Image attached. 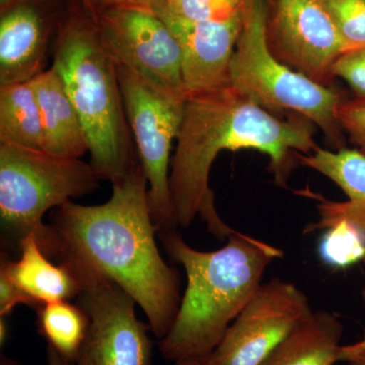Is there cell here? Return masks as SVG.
Wrapping results in <instances>:
<instances>
[{"instance_id":"1","label":"cell","mask_w":365,"mask_h":365,"mask_svg":"<svg viewBox=\"0 0 365 365\" xmlns=\"http://www.w3.org/2000/svg\"><path fill=\"white\" fill-rule=\"evenodd\" d=\"M112 184L108 202L88 206L71 200L55 208L45 254L78 281L104 278L123 288L163 339L181 304L179 273L158 251L140 163Z\"/></svg>"},{"instance_id":"2","label":"cell","mask_w":365,"mask_h":365,"mask_svg":"<svg viewBox=\"0 0 365 365\" xmlns=\"http://www.w3.org/2000/svg\"><path fill=\"white\" fill-rule=\"evenodd\" d=\"M313 123L304 117L279 119L232 86L187 96L174 157L170 188L178 227L197 216L216 239L237 230L222 220L209 185L211 167L222 150H255L267 155L275 182L287 186L292 153L309 155L319 148Z\"/></svg>"},{"instance_id":"3","label":"cell","mask_w":365,"mask_h":365,"mask_svg":"<svg viewBox=\"0 0 365 365\" xmlns=\"http://www.w3.org/2000/svg\"><path fill=\"white\" fill-rule=\"evenodd\" d=\"M160 234L165 251L187 275L184 297L169 332L160 339V352L175 362L207 359L282 251L237 230L225 246L210 252L190 246L176 228Z\"/></svg>"},{"instance_id":"4","label":"cell","mask_w":365,"mask_h":365,"mask_svg":"<svg viewBox=\"0 0 365 365\" xmlns=\"http://www.w3.org/2000/svg\"><path fill=\"white\" fill-rule=\"evenodd\" d=\"M52 58L85 129L91 167L101 180L122 179L140 162L116 64L101 41L95 19L79 0L64 16Z\"/></svg>"},{"instance_id":"5","label":"cell","mask_w":365,"mask_h":365,"mask_svg":"<svg viewBox=\"0 0 365 365\" xmlns=\"http://www.w3.org/2000/svg\"><path fill=\"white\" fill-rule=\"evenodd\" d=\"M230 85L270 113L292 112L319 127L328 143L344 148L337 110L339 91L316 83L276 58L265 34L264 0H250L230 71Z\"/></svg>"},{"instance_id":"6","label":"cell","mask_w":365,"mask_h":365,"mask_svg":"<svg viewBox=\"0 0 365 365\" xmlns=\"http://www.w3.org/2000/svg\"><path fill=\"white\" fill-rule=\"evenodd\" d=\"M91 163L0 143V217L6 242L34 234L45 253L48 210L95 191L100 181Z\"/></svg>"},{"instance_id":"7","label":"cell","mask_w":365,"mask_h":365,"mask_svg":"<svg viewBox=\"0 0 365 365\" xmlns=\"http://www.w3.org/2000/svg\"><path fill=\"white\" fill-rule=\"evenodd\" d=\"M117 71L139 162L148 179L153 222L158 232L175 230L170 150L181 127L187 95L158 86L125 67L117 66Z\"/></svg>"},{"instance_id":"8","label":"cell","mask_w":365,"mask_h":365,"mask_svg":"<svg viewBox=\"0 0 365 365\" xmlns=\"http://www.w3.org/2000/svg\"><path fill=\"white\" fill-rule=\"evenodd\" d=\"M313 312L294 283L270 280L259 287L204 360L207 365H261Z\"/></svg>"},{"instance_id":"9","label":"cell","mask_w":365,"mask_h":365,"mask_svg":"<svg viewBox=\"0 0 365 365\" xmlns=\"http://www.w3.org/2000/svg\"><path fill=\"white\" fill-rule=\"evenodd\" d=\"M266 40L282 63L321 85L333 83L344 46L321 0H264Z\"/></svg>"},{"instance_id":"10","label":"cell","mask_w":365,"mask_h":365,"mask_svg":"<svg viewBox=\"0 0 365 365\" xmlns=\"http://www.w3.org/2000/svg\"><path fill=\"white\" fill-rule=\"evenodd\" d=\"M78 304L90 317V326L76 365H150L148 327L137 319L130 294L104 278L79 280Z\"/></svg>"},{"instance_id":"11","label":"cell","mask_w":365,"mask_h":365,"mask_svg":"<svg viewBox=\"0 0 365 365\" xmlns=\"http://www.w3.org/2000/svg\"><path fill=\"white\" fill-rule=\"evenodd\" d=\"M95 21L101 41L117 66L130 69L158 86L185 93L181 45L157 13L101 9Z\"/></svg>"},{"instance_id":"12","label":"cell","mask_w":365,"mask_h":365,"mask_svg":"<svg viewBox=\"0 0 365 365\" xmlns=\"http://www.w3.org/2000/svg\"><path fill=\"white\" fill-rule=\"evenodd\" d=\"M66 14L58 16L47 0H11L1 7L0 86L28 83L47 71Z\"/></svg>"},{"instance_id":"13","label":"cell","mask_w":365,"mask_h":365,"mask_svg":"<svg viewBox=\"0 0 365 365\" xmlns=\"http://www.w3.org/2000/svg\"><path fill=\"white\" fill-rule=\"evenodd\" d=\"M246 7L220 20L184 21L160 16L181 45L182 88L187 96L230 86V64Z\"/></svg>"},{"instance_id":"14","label":"cell","mask_w":365,"mask_h":365,"mask_svg":"<svg viewBox=\"0 0 365 365\" xmlns=\"http://www.w3.org/2000/svg\"><path fill=\"white\" fill-rule=\"evenodd\" d=\"M297 158L300 165L335 182L348 197L345 202H335L312 194L319 202V218L307 225L306 232L326 230L341 220L365 230V155L356 148L332 151L318 148L309 155L297 153Z\"/></svg>"},{"instance_id":"15","label":"cell","mask_w":365,"mask_h":365,"mask_svg":"<svg viewBox=\"0 0 365 365\" xmlns=\"http://www.w3.org/2000/svg\"><path fill=\"white\" fill-rule=\"evenodd\" d=\"M30 83L40 108L45 153L66 158L83 157L88 153V138L58 72L51 66Z\"/></svg>"},{"instance_id":"16","label":"cell","mask_w":365,"mask_h":365,"mask_svg":"<svg viewBox=\"0 0 365 365\" xmlns=\"http://www.w3.org/2000/svg\"><path fill=\"white\" fill-rule=\"evenodd\" d=\"M20 259H1L0 272L6 274L24 294L32 300L34 307L50 302L76 299L81 292L79 281L66 267L54 265L40 248L37 237L29 235L20 244Z\"/></svg>"},{"instance_id":"17","label":"cell","mask_w":365,"mask_h":365,"mask_svg":"<svg viewBox=\"0 0 365 365\" xmlns=\"http://www.w3.org/2000/svg\"><path fill=\"white\" fill-rule=\"evenodd\" d=\"M342 335L337 314L313 312L261 365H336L340 361Z\"/></svg>"},{"instance_id":"18","label":"cell","mask_w":365,"mask_h":365,"mask_svg":"<svg viewBox=\"0 0 365 365\" xmlns=\"http://www.w3.org/2000/svg\"><path fill=\"white\" fill-rule=\"evenodd\" d=\"M42 120L30 81L0 86V143L42 150Z\"/></svg>"},{"instance_id":"19","label":"cell","mask_w":365,"mask_h":365,"mask_svg":"<svg viewBox=\"0 0 365 365\" xmlns=\"http://www.w3.org/2000/svg\"><path fill=\"white\" fill-rule=\"evenodd\" d=\"M38 331L48 347L69 361L76 362L85 342L90 317L79 304L69 300L37 307Z\"/></svg>"},{"instance_id":"20","label":"cell","mask_w":365,"mask_h":365,"mask_svg":"<svg viewBox=\"0 0 365 365\" xmlns=\"http://www.w3.org/2000/svg\"><path fill=\"white\" fill-rule=\"evenodd\" d=\"M322 260L334 268H346L365 260V235L361 228L346 220L334 223L319 244Z\"/></svg>"},{"instance_id":"21","label":"cell","mask_w":365,"mask_h":365,"mask_svg":"<svg viewBox=\"0 0 365 365\" xmlns=\"http://www.w3.org/2000/svg\"><path fill=\"white\" fill-rule=\"evenodd\" d=\"M337 29L344 53L365 49V0H321Z\"/></svg>"},{"instance_id":"22","label":"cell","mask_w":365,"mask_h":365,"mask_svg":"<svg viewBox=\"0 0 365 365\" xmlns=\"http://www.w3.org/2000/svg\"><path fill=\"white\" fill-rule=\"evenodd\" d=\"M250 0H167L157 11L163 18L203 21L227 18L245 9Z\"/></svg>"},{"instance_id":"23","label":"cell","mask_w":365,"mask_h":365,"mask_svg":"<svg viewBox=\"0 0 365 365\" xmlns=\"http://www.w3.org/2000/svg\"><path fill=\"white\" fill-rule=\"evenodd\" d=\"M337 120L343 133L365 155V100H343L337 110Z\"/></svg>"},{"instance_id":"24","label":"cell","mask_w":365,"mask_h":365,"mask_svg":"<svg viewBox=\"0 0 365 365\" xmlns=\"http://www.w3.org/2000/svg\"><path fill=\"white\" fill-rule=\"evenodd\" d=\"M333 76L344 81L355 98L365 100V49L344 53L334 66Z\"/></svg>"},{"instance_id":"25","label":"cell","mask_w":365,"mask_h":365,"mask_svg":"<svg viewBox=\"0 0 365 365\" xmlns=\"http://www.w3.org/2000/svg\"><path fill=\"white\" fill-rule=\"evenodd\" d=\"M19 304L34 307L30 297L24 294L6 274L0 272V317L6 318Z\"/></svg>"},{"instance_id":"26","label":"cell","mask_w":365,"mask_h":365,"mask_svg":"<svg viewBox=\"0 0 365 365\" xmlns=\"http://www.w3.org/2000/svg\"><path fill=\"white\" fill-rule=\"evenodd\" d=\"M93 1L98 11L101 9H129L157 13L167 0H93Z\"/></svg>"},{"instance_id":"27","label":"cell","mask_w":365,"mask_h":365,"mask_svg":"<svg viewBox=\"0 0 365 365\" xmlns=\"http://www.w3.org/2000/svg\"><path fill=\"white\" fill-rule=\"evenodd\" d=\"M339 359L349 365H365V338L354 344L342 346Z\"/></svg>"},{"instance_id":"28","label":"cell","mask_w":365,"mask_h":365,"mask_svg":"<svg viewBox=\"0 0 365 365\" xmlns=\"http://www.w3.org/2000/svg\"><path fill=\"white\" fill-rule=\"evenodd\" d=\"M47 362L48 365H76V362L63 359L61 355L49 347L47 349Z\"/></svg>"},{"instance_id":"29","label":"cell","mask_w":365,"mask_h":365,"mask_svg":"<svg viewBox=\"0 0 365 365\" xmlns=\"http://www.w3.org/2000/svg\"><path fill=\"white\" fill-rule=\"evenodd\" d=\"M9 337V327H7L6 318L0 317V345H4Z\"/></svg>"},{"instance_id":"30","label":"cell","mask_w":365,"mask_h":365,"mask_svg":"<svg viewBox=\"0 0 365 365\" xmlns=\"http://www.w3.org/2000/svg\"><path fill=\"white\" fill-rule=\"evenodd\" d=\"M79 1H81V4L85 7L86 11L93 16V19L97 18L98 9L93 0H79Z\"/></svg>"},{"instance_id":"31","label":"cell","mask_w":365,"mask_h":365,"mask_svg":"<svg viewBox=\"0 0 365 365\" xmlns=\"http://www.w3.org/2000/svg\"><path fill=\"white\" fill-rule=\"evenodd\" d=\"M175 365H207L204 359H187L175 362Z\"/></svg>"},{"instance_id":"32","label":"cell","mask_w":365,"mask_h":365,"mask_svg":"<svg viewBox=\"0 0 365 365\" xmlns=\"http://www.w3.org/2000/svg\"><path fill=\"white\" fill-rule=\"evenodd\" d=\"M0 365H23L20 362L16 361V360L9 359L6 356H1L0 359Z\"/></svg>"},{"instance_id":"33","label":"cell","mask_w":365,"mask_h":365,"mask_svg":"<svg viewBox=\"0 0 365 365\" xmlns=\"http://www.w3.org/2000/svg\"><path fill=\"white\" fill-rule=\"evenodd\" d=\"M11 0H0V7L6 6V4H9Z\"/></svg>"},{"instance_id":"34","label":"cell","mask_w":365,"mask_h":365,"mask_svg":"<svg viewBox=\"0 0 365 365\" xmlns=\"http://www.w3.org/2000/svg\"><path fill=\"white\" fill-rule=\"evenodd\" d=\"M361 297H362V300H364V302L365 304V285H364V289H362V292H361ZM364 338H365V336H364Z\"/></svg>"},{"instance_id":"35","label":"cell","mask_w":365,"mask_h":365,"mask_svg":"<svg viewBox=\"0 0 365 365\" xmlns=\"http://www.w3.org/2000/svg\"><path fill=\"white\" fill-rule=\"evenodd\" d=\"M364 230V235H365V230ZM364 262H365V260H364Z\"/></svg>"}]
</instances>
